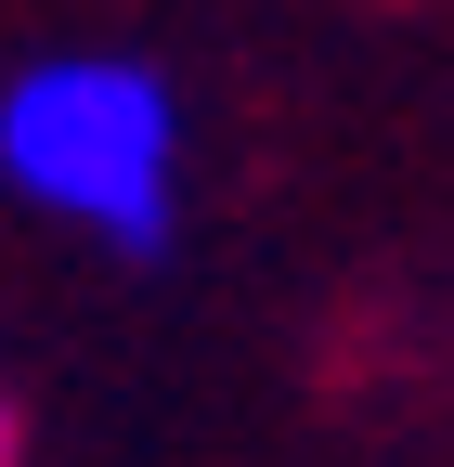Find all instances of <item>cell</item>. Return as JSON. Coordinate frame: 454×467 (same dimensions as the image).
<instances>
[{"instance_id":"6da1fadb","label":"cell","mask_w":454,"mask_h":467,"mask_svg":"<svg viewBox=\"0 0 454 467\" xmlns=\"http://www.w3.org/2000/svg\"><path fill=\"white\" fill-rule=\"evenodd\" d=\"M0 182L104 247L156 260L169 195H182V104L130 52H39L0 78Z\"/></svg>"},{"instance_id":"7a4b0ae2","label":"cell","mask_w":454,"mask_h":467,"mask_svg":"<svg viewBox=\"0 0 454 467\" xmlns=\"http://www.w3.org/2000/svg\"><path fill=\"white\" fill-rule=\"evenodd\" d=\"M0 467H26V429H14V402H0Z\"/></svg>"}]
</instances>
